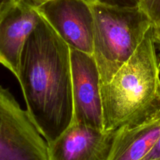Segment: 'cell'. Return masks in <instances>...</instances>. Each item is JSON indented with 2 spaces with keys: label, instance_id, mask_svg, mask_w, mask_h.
I'll use <instances>...</instances> for the list:
<instances>
[{
  "label": "cell",
  "instance_id": "2",
  "mask_svg": "<svg viewBox=\"0 0 160 160\" xmlns=\"http://www.w3.org/2000/svg\"><path fill=\"white\" fill-rule=\"evenodd\" d=\"M105 131L141 124L160 114V52L153 25L131 58L101 86Z\"/></svg>",
  "mask_w": 160,
  "mask_h": 160
},
{
  "label": "cell",
  "instance_id": "10",
  "mask_svg": "<svg viewBox=\"0 0 160 160\" xmlns=\"http://www.w3.org/2000/svg\"><path fill=\"white\" fill-rule=\"evenodd\" d=\"M139 6L148 15L153 26H160V0H139Z\"/></svg>",
  "mask_w": 160,
  "mask_h": 160
},
{
  "label": "cell",
  "instance_id": "14",
  "mask_svg": "<svg viewBox=\"0 0 160 160\" xmlns=\"http://www.w3.org/2000/svg\"><path fill=\"white\" fill-rule=\"evenodd\" d=\"M9 8L10 7L6 6V5L5 4L4 2H3L2 0H0V17H1L2 15L8 9H9Z\"/></svg>",
  "mask_w": 160,
  "mask_h": 160
},
{
  "label": "cell",
  "instance_id": "11",
  "mask_svg": "<svg viewBox=\"0 0 160 160\" xmlns=\"http://www.w3.org/2000/svg\"><path fill=\"white\" fill-rule=\"evenodd\" d=\"M90 3H100L120 7H136L139 6V0H88Z\"/></svg>",
  "mask_w": 160,
  "mask_h": 160
},
{
  "label": "cell",
  "instance_id": "4",
  "mask_svg": "<svg viewBox=\"0 0 160 160\" xmlns=\"http://www.w3.org/2000/svg\"><path fill=\"white\" fill-rule=\"evenodd\" d=\"M0 160H48L46 141L27 110L1 85Z\"/></svg>",
  "mask_w": 160,
  "mask_h": 160
},
{
  "label": "cell",
  "instance_id": "7",
  "mask_svg": "<svg viewBox=\"0 0 160 160\" xmlns=\"http://www.w3.org/2000/svg\"><path fill=\"white\" fill-rule=\"evenodd\" d=\"M117 131H105L72 123L48 144V160H108Z\"/></svg>",
  "mask_w": 160,
  "mask_h": 160
},
{
  "label": "cell",
  "instance_id": "13",
  "mask_svg": "<svg viewBox=\"0 0 160 160\" xmlns=\"http://www.w3.org/2000/svg\"><path fill=\"white\" fill-rule=\"evenodd\" d=\"M154 34H155V39H156V45H157L158 48H159L160 52V26L154 27Z\"/></svg>",
  "mask_w": 160,
  "mask_h": 160
},
{
  "label": "cell",
  "instance_id": "6",
  "mask_svg": "<svg viewBox=\"0 0 160 160\" xmlns=\"http://www.w3.org/2000/svg\"><path fill=\"white\" fill-rule=\"evenodd\" d=\"M73 123L104 130L101 78L93 55L70 48Z\"/></svg>",
  "mask_w": 160,
  "mask_h": 160
},
{
  "label": "cell",
  "instance_id": "15",
  "mask_svg": "<svg viewBox=\"0 0 160 160\" xmlns=\"http://www.w3.org/2000/svg\"><path fill=\"white\" fill-rule=\"evenodd\" d=\"M2 1L4 2L5 4L6 5V6H8V7H11L12 5L16 4V3H17L18 2H20V0H2Z\"/></svg>",
  "mask_w": 160,
  "mask_h": 160
},
{
  "label": "cell",
  "instance_id": "9",
  "mask_svg": "<svg viewBox=\"0 0 160 160\" xmlns=\"http://www.w3.org/2000/svg\"><path fill=\"white\" fill-rule=\"evenodd\" d=\"M159 138L160 114L141 124L120 128L108 160H142Z\"/></svg>",
  "mask_w": 160,
  "mask_h": 160
},
{
  "label": "cell",
  "instance_id": "5",
  "mask_svg": "<svg viewBox=\"0 0 160 160\" xmlns=\"http://www.w3.org/2000/svg\"><path fill=\"white\" fill-rule=\"evenodd\" d=\"M35 7L70 48L93 54L94 17L88 0H48Z\"/></svg>",
  "mask_w": 160,
  "mask_h": 160
},
{
  "label": "cell",
  "instance_id": "16",
  "mask_svg": "<svg viewBox=\"0 0 160 160\" xmlns=\"http://www.w3.org/2000/svg\"><path fill=\"white\" fill-rule=\"evenodd\" d=\"M31 2H32L34 6H38V5L42 4V3L48 1V0H29Z\"/></svg>",
  "mask_w": 160,
  "mask_h": 160
},
{
  "label": "cell",
  "instance_id": "3",
  "mask_svg": "<svg viewBox=\"0 0 160 160\" xmlns=\"http://www.w3.org/2000/svg\"><path fill=\"white\" fill-rule=\"evenodd\" d=\"M91 5L94 17L92 55L102 86L132 56L153 24L140 6Z\"/></svg>",
  "mask_w": 160,
  "mask_h": 160
},
{
  "label": "cell",
  "instance_id": "12",
  "mask_svg": "<svg viewBox=\"0 0 160 160\" xmlns=\"http://www.w3.org/2000/svg\"><path fill=\"white\" fill-rule=\"evenodd\" d=\"M160 159V138L149 152L142 160H155Z\"/></svg>",
  "mask_w": 160,
  "mask_h": 160
},
{
  "label": "cell",
  "instance_id": "17",
  "mask_svg": "<svg viewBox=\"0 0 160 160\" xmlns=\"http://www.w3.org/2000/svg\"><path fill=\"white\" fill-rule=\"evenodd\" d=\"M155 160H160V159H155Z\"/></svg>",
  "mask_w": 160,
  "mask_h": 160
},
{
  "label": "cell",
  "instance_id": "1",
  "mask_svg": "<svg viewBox=\"0 0 160 160\" xmlns=\"http://www.w3.org/2000/svg\"><path fill=\"white\" fill-rule=\"evenodd\" d=\"M17 80L27 112L52 143L73 123L70 48L42 17L23 47Z\"/></svg>",
  "mask_w": 160,
  "mask_h": 160
},
{
  "label": "cell",
  "instance_id": "8",
  "mask_svg": "<svg viewBox=\"0 0 160 160\" xmlns=\"http://www.w3.org/2000/svg\"><path fill=\"white\" fill-rule=\"evenodd\" d=\"M41 16L29 0H20L0 17V64L19 77L23 47Z\"/></svg>",
  "mask_w": 160,
  "mask_h": 160
}]
</instances>
